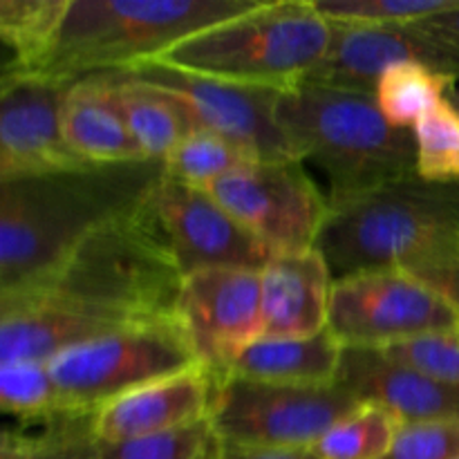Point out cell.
Instances as JSON below:
<instances>
[{
    "mask_svg": "<svg viewBox=\"0 0 459 459\" xmlns=\"http://www.w3.org/2000/svg\"><path fill=\"white\" fill-rule=\"evenodd\" d=\"M164 161L90 164L0 182V294L54 272L85 238L142 204Z\"/></svg>",
    "mask_w": 459,
    "mask_h": 459,
    "instance_id": "6da1fadb",
    "label": "cell"
},
{
    "mask_svg": "<svg viewBox=\"0 0 459 459\" xmlns=\"http://www.w3.org/2000/svg\"><path fill=\"white\" fill-rule=\"evenodd\" d=\"M316 249L336 278L393 269L459 305V179L415 175L330 209Z\"/></svg>",
    "mask_w": 459,
    "mask_h": 459,
    "instance_id": "7a4b0ae2",
    "label": "cell"
},
{
    "mask_svg": "<svg viewBox=\"0 0 459 459\" xmlns=\"http://www.w3.org/2000/svg\"><path fill=\"white\" fill-rule=\"evenodd\" d=\"M182 285L184 273L148 195L90 233L43 281L0 296L45 300L133 327L178 316Z\"/></svg>",
    "mask_w": 459,
    "mask_h": 459,
    "instance_id": "3957f363",
    "label": "cell"
},
{
    "mask_svg": "<svg viewBox=\"0 0 459 459\" xmlns=\"http://www.w3.org/2000/svg\"><path fill=\"white\" fill-rule=\"evenodd\" d=\"M278 119L300 160L327 175L330 209L417 175L415 133L390 126L375 94L299 83L282 92Z\"/></svg>",
    "mask_w": 459,
    "mask_h": 459,
    "instance_id": "277c9868",
    "label": "cell"
},
{
    "mask_svg": "<svg viewBox=\"0 0 459 459\" xmlns=\"http://www.w3.org/2000/svg\"><path fill=\"white\" fill-rule=\"evenodd\" d=\"M263 0H70L52 52L31 72L83 79L157 61L182 40L233 21Z\"/></svg>",
    "mask_w": 459,
    "mask_h": 459,
    "instance_id": "5b68a950",
    "label": "cell"
},
{
    "mask_svg": "<svg viewBox=\"0 0 459 459\" xmlns=\"http://www.w3.org/2000/svg\"><path fill=\"white\" fill-rule=\"evenodd\" d=\"M332 25L312 0H273L200 31L157 61L233 83L290 90L327 52Z\"/></svg>",
    "mask_w": 459,
    "mask_h": 459,
    "instance_id": "8992f818",
    "label": "cell"
},
{
    "mask_svg": "<svg viewBox=\"0 0 459 459\" xmlns=\"http://www.w3.org/2000/svg\"><path fill=\"white\" fill-rule=\"evenodd\" d=\"M200 366L179 318L142 323L63 350L48 361L63 408L99 411L151 381Z\"/></svg>",
    "mask_w": 459,
    "mask_h": 459,
    "instance_id": "52a82bcc",
    "label": "cell"
},
{
    "mask_svg": "<svg viewBox=\"0 0 459 459\" xmlns=\"http://www.w3.org/2000/svg\"><path fill=\"white\" fill-rule=\"evenodd\" d=\"M361 406L339 384L291 385L229 377L215 385L209 421L224 444L314 448Z\"/></svg>",
    "mask_w": 459,
    "mask_h": 459,
    "instance_id": "ba28073f",
    "label": "cell"
},
{
    "mask_svg": "<svg viewBox=\"0 0 459 459\" xmlns=\"http://www.w3.org/2000/svg\"><path fill=\"white\" fill-rule=\"evenodd\" d=\"M121 74L173 97L195 130L227 139L254 161H303L278 119V101L285 90L211 79L160 61L137 63Z\"/></svg>",
    "mask_w": 459,
    "mask_h": 459,
    "instance_id": "9c48e42d",
    "label": "cell"
},
{
    "mask_svg": "<svg viewBox=\"0 0 459 459\" xmlns=\"http://www.w3.org/2000/svg\"><path fill=\"white\" fill-rule=\"evenodd\" d=\"M457 327L459 305L406 273L375 269L332 285L327 330L341 348L384 350Z\"/></svg>",
    "mask_w": 459,
    "mask_h": 459,
    "instance_id": "30bf717a",
    "label": "cell"
},
{
    "mask_svg": "<svg viewBox=\"0 0 459 459\" xmlns=\"http://www.w3.org/2000/svg\"><path fill=\"white\" fill-rule=\"evenodd\" d=\"M206 191L276 254L316 249L330 215V202L299 160L251 161Z\"/></svg>",
    "mask_w": 459,
    "mask_h": 459,
    "instance_id": "8fae6325",
    "label": "cell"
},
{
    "mask_svg": "<svg viewBox=\"0 0 459 459\" xmlns=\"http://www.w3.org/2000/svg\"><path fill=\"white\" fill-rule=\"evenodd\" d=\"M178 318L197 361L215 384L231 377L238 357L263 339V282L254 269H202L184 278Z\"/></svg>",
    "mask_w": 459,
    "mask_h": 459,
    "instance_id": "7c38bea8",
    "label": "cell"
},
{
    "mask_svg": "<svg viewBox=\"0 0 459 459\" xmlns=\"http://www.w3.org/2000/svg\"><path fill=\"white\" fill-rule=\"evenodd\" d=\"M151 200L184 278L202 269L263 272L278 255L229 215L204 188L186 186L164 175L152 188Z\"/></svg>",
    "mask_w": 459,
    "mask_h": 459,
    "instance_id": "4fadbf2b",
    "label": "cell"
},
{
    "mask_svg": "<svg viewBox=\"0 0 459 459\" xmlns=\"http://www.w3.org/2000/svg\"><path fill=\"white\" fill-rule=\"evenodd\" d=\"M74 83L43 74L0 76V182L90 166L63 137V101Z\"/></svg>",
    "mask_w": 459,
    "mask_h": 459,
    "instance_id": "5bb4252c",
    "label": "cell"
},
{
    "mask_svg": "<svg viewBox=\"0 0 459 459\" xmlns=\"http://www.w3.org/2000/svg\"><path fill=\"white\" fill-rule=\"evenodd\" d=\"M330 22V21H327ZM332 39L321 61L300 83L345 92L375 94L388 67L421 63L444 76L459 79V54L437 39L411 25H348L330 22Z\"/></svg>",
    "mask_w": 459,
    "mask_h": 459,
    "instance_id": "9a60e30c",
    "label": "cell"
},
{
    "mask_svg": "<svg viewBox=\"0 0 459 459\" xmlns=\"http://www.w3.org/2000/svg\"><path fill=\"white\" fill-rule=\"evenodd\" d=\"M334 384L402 424L459 420V385L442 384L390 359L384 350L343 348Z\"/></svg>",
    "mask_w": 459,
    "mask_h": 459,
    "instance_id": "2e32d148",
    "label": "cell"
},
{
    "mask_svg": "<svg viewBox=\"0 0 459 459\" xmlns=\"http://www.w3.org/2000/svg\"><path fill=\"white\" fill-rule=\"evenodd\" d=\"M215 385L213 375L202 366L139 385L99 408L97 437L101 442H126L206 420Z\"/></svg>",
    "mask_w": 459,
    "mask_h": 459,
    "instance_id": "e0dca14e",
    "label": "cell"
},
{
    "mask_svg": "<svg viewBox=\"0 0 459 459\" xmlns=\"http://www.w3.org/2000/svg\"><path fill=\"white\" fill-rule=\"evenodd\" d=\"M263 336L307 339L327 330V309L334 278L318 249L278 254L260 272Z\"/></svg>",
    "mask_w": 459,
    "mask_h": 459,
    "instance_id": "ac0fdd59",
    "label": "cell"
},
{
    "mask_svg": "<svg viewBox=\"0 0 459 459\" xmlns=\"http://www.w3.org/2000/svg\"><path fill=\"white\" fill-rule=\"evenodd\" d=\"M63 137L88 164H126L148 160L117 110L106 74H90L70 85L63 101Z\"/></svg>",
    "mask_w": 459,
    "mask_h": 459,
    "instance_id": "d6986e66",
    "label": "cell"
},
{
    "mask_svg": "<svg viewBox=\"0 0 459 459\" xmlns=\"http://www.w3.org/2000/svg\"><path fill=\"white\" fill-rule=\"evenodd\" d=\"M341 354L343 348L330 330L307 339L263 336L238 357L231 377L267 384L327 385L336 381Z\"/></svg>",
    "mask_w": 459,
    "mask_h": 459,
    "instance_id": "ffe728a7",
    "label": "cell"
},
{
    "mask_svg": "<svg viewBox=\"0 0 459 459\" xmlns=\"http://www.w3.org/2000/svg\"><path fill=\"white\" fill-rule=\"evenodd\" d=\"M97 411L58 408L3 430L0 459H103Z\"/></svg>",
    "mask_w": 459,
    "mask_h": 459,
    "instance_id": "44dd1931",
    "label": "cell"
},
{
    "mask_svg": "<svg viewBox=\"0 0 459 459\" xmlns=\"http://www.w3.org/2000/svg\"><path fill=\"white\" fill-rule=\"evenodd\" d=\"M117 110L148 160H160L195 130L191 117L169 94L128 79L121 72H103Z\"/></svg>",
    "mask_w": 459,
    "mask_h": 459,
    "instance_id": "7402d4cb",
    "label": "cell"
},
{
    "mask_svg": "<svg viewBox=\"0 0 459 459\" xmlns=\"http://www.w3.org/2000/svg\"><path fill=\"white\" fill-rule=\"evenodd\" d=\"M70 0H0V39L12 56L3 72H31L52 52Z\"/></svg>",
    "mask_w": 459,
    "mask_h": 459,
    "instance_id": "603a6c76",
    "label": "cell"
},
{
    "mask_svg": "<svg viewBox=\"0 0 459 459\" xmlns=\"http://www.w3.org/2000/svg\"><path fill=\"white\" fill-rule=\"evenodd\" d=\"M455 81L421 63H399L388 67L375 90V101L390 126L412 130L421 117L451 94Z\"/></svg>",
    "mask_w": 459,
    "mask_h": 459,
    "instance_id": "cb8c5ba5",
    "label": "cell"
},
{
    "mask_svg": "<svg viewBox=\"0 0 459 459\" xmlns=\"http://www.w3.org/2000/svg\"><path fill=\"white\" fill-rule=\"evenodd\" d=\"M251 157L206 130H193L164 157V175L179 184L209 188L224 175L251 164Z\"/></svg>",
    "mask_w": 459,
    "mask_h": 459,
    "instance_id": "d4e9b609",
    "label": "cell"
},
{
    "mask_svg": "<svg viewBox=\"0 0 459 459\" xmlns=\"http://www.w3.org/2000/svg\"><path fill=\"white\" fill-rule=\"evenodd\" d=\"M399 421L388 411L363 403L354 415L339 421L316 446L321 459H384L393 448Z\"/></svg>",
    "mask_w": 459,
    "mask_h": 459,
    "instance_id": "484cf974",
    "label": "cell"
},
{
    "mask_svg": "<svg viewBox=\"0 0 459 459\" xmlns=\"http://www.w3.org/2000/svg\"><path fill=\"white\" fill-rule=\"evenodd\" d=\"M417 142V175L426 182L459 179V112L451 99L421 117L412 128Z\"/></svg>",
    "mask_w": 459,
    "mask_h": 459,
    "instance_id": "4316f807",
    "label": "cell"
},
{
    "mask_svg": "<svg viewBox=\"0 0 459 459\" xmlns=\"http://www.w3.org/2000/svg\"><path fill=\"white\" fill-rule=\"evenodd\" d=\"M218 446L220 439L206 417L166 433L126 442H101V453L103 459H211Z\"/></svg>",
    "mask_w": 459,
    "mask_h": 459,
    "instance_id": "83f0119b",
    "label": "cell"
},
{
    "mask_svg": "<svg viewBox=\"0 0 459 459\" xmlns=\"http://www.w3.org/2000/svg\"><path fill=\"white\" fill-rule=\"evenodd\" d=\"M330 22L348 25H411L459 7V0H312Z\"/></svg>",
    "mask_w": 459,
    "mask_h": 459,
    "instance_id": "f1b7e54d",
    "label": "cell"
},
{
    "mask_svg": "<svg viewBox=\"0 0 459 459\" xmlns=\"http://www.w3.org/2000/svg\"><path fill=\"white\" fill-rule=\"evenodd\" d=\"M0 408L13 420H34L63 408L48 363H0Z\"/></svg>",
    "mask_w": 459,
    "mask_h": 459,
    "instance_id": "f546056e",
    "label": "cell"
},
{
    "mask_svg": "<svg viewBox=\"0 0 459 459\" xmlns=\"http://www.w3.org/2000/svg\"><path fill=\"white\" fill-rule=\"evenodd\" d=\"M384 352L403 366L415 368L417 372L430 379L459 385V327L430 332V334L384 348Z\"/></svg>",
    "mask_w": 459,
    "mask_h": 459,
    "instance_id": "4dcf8cb0",
    "label": "cell"
},
{
    "mask_svg": "<svg viewBox=\"0 0 459 459\" xmlns=\"http://www.w3.org/2000/svg\"><path fill=\"white\" fill-rule=\"evenodd\" d=\"M459 420L402 424L384 459H457Z\"/></svg>",
    "mask_w": 459,
    "mask_h": 459,
    "instance_id": "1f68e13d",
    "label": "cell"
},
{
    "mask_svg": "<svg viewBox=\"0 0 459 459\" xmlns=\"http://www.w3.org/2000/svg\"><path fill=\"white\" fill-rule=\"evenodd\" d=\"M211 459H321L312 448H260L220 442Z\"/></svg>",
    "mask_w": 459,
    "mask_h": 459,
    "instance_id": "d6a6232c",
    "label": "cell"
},
{
    "mask_svg": "<svg viewBox=\"0 0 459 459\" xmlns=\"http://www.w3.org/2000/svg\"><path fill=\"white\" fill-rule=\"evenodd\" d=\"M417 27L429 31L433 39H437L439 43L459 54V7L439 13V16L424 18V21L417 22Z\"/></svg>",
    "mask_w": 459,
    "mask_h": 459,
    "instance_id": "836d02e7",
    "label": "cell"
},
{
    "mask_svg": "<svg viewBox=\"0 0 459 459\" xmlns=\"http://www.w3.org/2000/svg\"><path fill=\"white\" fill-rule=\"evenodd\" d=\"M448 99H451V103L457 108V112H459V92H455V90H451Z\"/></svg>",
    "mask_w": 459,
    "mask_h": 459,
    "instance_id": "e575fe53",
    "label": "cell"
},
{
    "mask_svg": "<svg viewBox=\"0 0 459 459\" xmlns=\"http://www.w3.org/2000/svg\"><path fill=\"white\" fill-rule=\"evenodd\" d=\"M457 459H459V457H457Z\"/></svg>",
    "mask_w": 459,
    "mask_h": 459,
    "instance_id": "d590c367",
    "label": "cell"
}]
</instances>
